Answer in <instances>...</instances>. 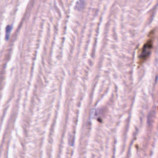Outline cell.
<instances>
[{
	"mask_svg": "<svg viewBox=\"0 0 158 158\" xmlns=\"http://www.w3.org/2000/svg\"><path fill=\"white\" fill-rule=\"evenodd\" d=\"M152 49V42L148 41L143 46V48L142 50V52L140 56V60H142L144 61L145 60L147 59Z\"/></svg>",
	"mask_w": 158,
	"mask_h": 158,
	"instance_id": "cell-1",
	"label": "cell"
},
{
	"mask_svg": "<svg viewBox=\"0 0 158 158\" xmlns=\"http://www.w3.org/2000/svg\"><path fill=\"white\" fill-rule=\"evenodd\" d=\"M84 4H85L84 0H79V1L77 3L76 8L78 10L80 9L81 8H82V7H83Z\"/></svg>",
	"mask_w": 158,
	"mask_h": 158,
	"instance_id": "cell-2",
	"label": "cell"
},
{
	"mask_svg": "<svg viewBox=\"0 0 158 158\" xmlns=\"http://www.w3.org/2000/svg\"><path fill=\"white\" fill-rule=\"evenodd\" d=\"M12 30V26H8L6 27V39L8 40L9 38V35L11 32Z\"/></svg>",
	"mask_w": 158,
	"mask_h": 158,
	"instance_id": "cell-3",
	"label": "cell"
}]
</instances>
